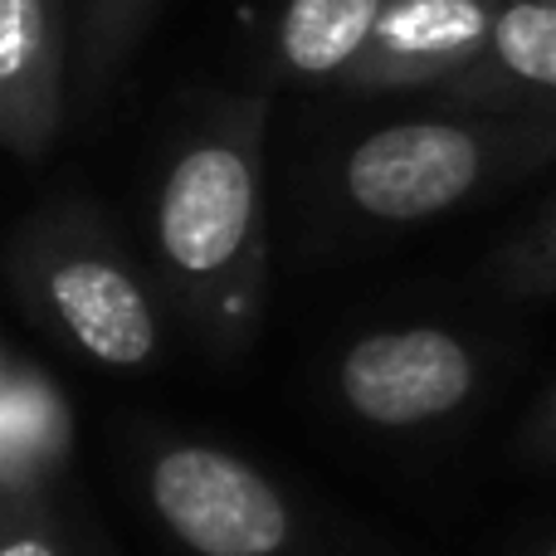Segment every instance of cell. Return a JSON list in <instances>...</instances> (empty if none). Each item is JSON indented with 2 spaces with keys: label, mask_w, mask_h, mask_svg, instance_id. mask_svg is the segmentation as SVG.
Segmentation results:
<instances>
[{
  "label": "cell",
  "mask_w": 556,
  "mask_h": 556,
  "mask_svg": "<svg viewBox=\"0 0 556 556\" xmlns=\"http://www.w3.org/2000/svg\"><path fill=\"white\" fill-rule=\"evenodd\" d=\"M152 498L176 538L205 556H269L288 538L274 483L220 450H172L152 469Z\"/></svg>",
  "instance_id": "cell-4"
},
{
  "label": "cell",
  "mask_w": 556,
  "mask_h": 556,
  "mask_svg": "<svg viewBox=\"0 0 556 556\" xmlns=\"http://www.w3.org/2000/svg\"><path fill=\"white\" fill-rule=\"evenodd\" d=\"M503 274L528 288H556V201L542 205V215L528 225V235L503 254Z\"/></svg>",
  "instance_id": "cell-11"
},
{
  "label": "cell",
  "mask_w": 556,
  "mask_h": 556,
  "mask_svg": "<svg viewBox=\"0 0 556 556\" xmlns=\"http://www.w3.org/2000/svg\"><path fill=\"white\" fill-rule=\"evenodd\" d=\"M68 98V25L59 0H0V142L39 166Z\"/></svg>",
  "instance_id": "cell-7"
},
{
  "label": "cell",
  "mask_w": 556,
  "mask_h": 556,
  "mask_svg": "<svg viewBox=\"0 0 556 556\" xmlns=\"http://www.w3.org/2000/svg\"><path fill=\"white\" fill-rule=\"evenodd\" d=\"M0 556H49V547H45V542H10Z\"/></svg>",
  "instance_id": "cell-12"
},
{
  "label": "cell",
  "mask_w": 556,
  "mask_h": 556,
  "mask_svg": "<svg viewBox=\"0 0 556 556\" xmlns=\"http://www.w3.org/2000/svg\"><path fill=\"white\" fill-rule=\"evenodd\" d=\"M552 410H556V401H552Z\"/></svg>",
  "instance_id": "cell-13"
},
{
  "label": "cell",
  "mask_w": 556,
  "mask_h": 556,
  "mask_svg": "<svg viewBox=\"0 0 556 556\" xmlns=\"http://www.w3.org/2000/svg\"><path fill=\"white\" fill-rule=\"evenodd\" d=\"M264 98L220 103L172 147L147 205L162 274L220 323H240L264 283Z\"/></svg>",
  "instance_id": "cell-1"
},
{
  "label": "cell",
  "mask_w": 556,
  "mask_h": 556,
  "mask_svg": "<svg viewBox=\"0 0 556 556\" xmlns=\"http://www.w3.org/2000/svg\"><path fill=\"white\" fill-rule=\"evenodd\" d=\"M508 0H395L366 54L342 74L346 93H401L454 84L479 64Z\"/></svg>",
  "instance_id": "cell-5"
},
{
  "label": "cell",
  "mask_w": 556,
  "mask_h": 556,
  "mask_svg": "<svg viewBox=\"0 0 556 556\" xmlns=\"http://www.w3.org/2000/svg\"><path fill=\"white\" fill-rule=\"evenodd\" d=\"M552 556H556V552H552Z\"/></svg>",
  "instance_id": "cell-14"
},
{
  "label": "cell",
  "mask_w": 556,
  "mask_h": 556,
  "mask_svg": "<svg viewBox=\"0 0 556 556\" xmlns=\"http://www.w3.org/2000/svg\"><path fill=\"white\" fill-rule=\"evenodd\" d=\"M473 391V356L440 327L362 337L342 356V395L371 425H420Z\"/></svg>",
  "instance_id": "cell-6"
},
{
  "label": "cell",
  "mask_w": 556,
  "mask_h": 556,
  "mask_svg": "<svg viewBox=\"0 0 556 556\" xmlns=\"http://www.w3.org/2000/svg\"><path fill=\"white\" fill-rule=\"evenodd\" d=\"M391 5L395 0H283L274 29L278 68L298 84H342Z\"/></svg>",
  "instance_id": "cell-9"
},
{
  "label": "cell",
  "mask_w": 556,
  "mask_h": 556,
  "mask_svg": "<svg viewBox=\"0 0 556 556\" xmlns=\"http://www.w3.org/2000/svg\"><path fill=\"white\" fill-rule=\"evenodd\" d=\"M10 274L39 317L103 366L156 352V307L93 201H54L20 225Z\"/></svg>",
  "instance_id": "cell-3"
},
{
  "label": "cell",
  "mask_w": 556,
  "mask_h": 556,
  "mask_svg": "<svg viewBox=\"0 0 556 556\" xmlns=\"http://www.w3.org/2000/svg\"><path fill=\"white\" fill-rule=\"evenodd\" d=\"M162 0H78V93L84 103H103L123 78L127 59L147 39Z\"/></svg>",
  "instance_id": "cell-10"
},
{
  "label": "cell",
  "mask_w": 556,
  "mask_h": 556,
  "mask_svg": "<svg viewBox=\"0 0 556 556\" xmlns=\"http://www.w3.org/2000/svg\"><path fill=\"white\" fill-rule=\"evenodd\" d=\"M440 98L479 113L556 117V0H508L489 49Z\"/></svg>",
  "instance_id": "cell-8"
},
{
  "label": "cell",
  "mask_w": 556,
  "mask_h": 556,
  "mask_svg": "<svg viewBox=\"0 0 556 556\" xmlns=\"http://www.w3.org/2000/svg\"><path fill=\"white\" fill-rule=\"evenodd\" d=\"M556 156V117L479 113L410 117L346 147L337 191L376 225H415Z\"/></svg>",
  "instance_id": "cell-2"
}]
</instances>
